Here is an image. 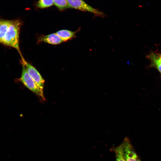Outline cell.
Listing matches in <instances>:
<instances>
[{"label":"cell","mask_w":161,"mask_h":161,"mask_svg":"<svg viewBox=\"0 0 161 161\" xmlns=\"http://www.w3.org/2000/svg\"><path fill=\"white\" fill-rule=\"evenodd\" d=\"M111 150L115 153V161H126L124 155L122 143L119 146L113 148Z\"/></svg>","instance_id":"9"},{"label":"cell","mask_w":161,"mask_h":161,"mask_svg":"<svg viewBox=\"0 0 161 161\" xmlns=\"http://www.w3.org/2000/svg\"><path fill=\"white\" fill-rule=\"evenodd\" d=\"M150 62L149 67H154L161 74V52H151L146 56Z\"/></svg>","instance_id":"6"},{"label":"cell","mask_w":161,"mask_h":161,"mask_svg":"<svg viewBox=\"0 0 161 161\" xmlns=\"http://www.w3.org/2000/svg\"><path fill=\"white\" fill-rule=\"evenodd\" d=\"M70 8L93 13L97 16L103 17L104 14L88 4L83 0H67Z\"/></svg>","instance_id":"3"},{"label":"cell","mask_w":161,"mask_h":161,"mask_svg":"<svg viewBox=\"0 0 161 161\" xmlns=\"http://www.w3.org/2000/svg\"><path fill=\"white\" fill-rule=\"evenodd\" d=\"M20 81L27 88L44 100L43 91L41 90L27 72L24 64L22 63V71Z\"/></svg>","instance_id":"2"},{"label":"cell","mask_w":161,"mask_h":161,"mask_svg":"<svg viewBox=\"0 0 161 161\" xmlns=\"http://www.w3.org/2000/svg\"><path fill=\"white\" fill-rule=\"evenodd\" d=\"M55 5L59 10L70 8L67 0H53Z\"/></svg>","instance_id":"11"},{"label":"cell","mask_w":161,"mask_h":161,"mask_svg":"<svg viewBox=\"0 0 161 161\" xmlns=\"http://www.w3.org/2000/svg\"><path fill=\"white\" fill-rule=\"evenodd\" d=\"M54 4L53 0H39L36 4L37 7L41 9L47 8Z\"/></svg>","instance_id":"10"},{"label":"cell","mask_w":161,"mask_h":161,"mask_svg":"<svg viewBox=\"0 0 161 161\" xmlns=\"http://www.w3.org/2000/svg\"><path fill=\"white\" fill-rule=\"evenodd\" d=\"M38 40L53 45H57L63 42V41L56 33L46 35H41L39 37Z\"/></svg>","instance_id":"7"},{"label":"cell","mask_w":161,"mask_h":161,"mask_svg":"<svg viewBox=\"0 0 161 161\" xmlns=\"http://www.w3.org/2000/svg\"><path fill=\"white\" fill-rule=\"evenodd\" d=\"M122 143L126 161H141L128 137L125 138Z\"/></svg>","instance_id":"5"},{"label":"cell","mask_w":161,"mask_h":161,"mask_svg":"<svg viewBox=\"0 0 161 161\" xmlns=\"http://www.w3.org/2000/svg\"><path fill=\"white\" fill-rule=\"evenodd\" d=\"M21 23L18 20H0V43L16 49L22 56L19 47V35Z\"/></svg>","instance_id":"1"},{"label":"cell","mask_w":161,"mask_h":161,"mask_svg":"<svg viewBox=\"0 0 161 161\" xmlns=\"http://www.w3.org/2000/svg\"><path fill=\"white\" fill-rule=\"evenodd\" d=\"M77 32V31H72L67 30H62L58 31L55 33L63 42H65L75 38Z\"/></svg>","instance_id":"8"},{"label":"cell","mask_w":161,"mask_h":161,"mask_svg":"<svg viewBox=\"0 0 161 161\" xmlns=\"http://www.w3.org/2000/svg\"><path fill=\"white\" fill-rule=\"evenodd\" d=\"M22 62L24 65L28 74L37 84L39 89L43 91L45 80L38 71L32 65L21 58Z\"/></svg>","instance_id":"4"}]
</instances>
